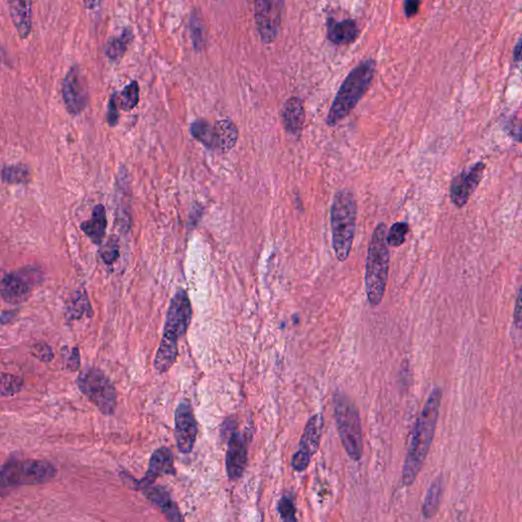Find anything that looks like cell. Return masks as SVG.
Instances as JSON below:
<instances>
[{
	"label": "cell",
	"instance_id": "obj_1",
	"mask_svg": "<svg viewBox=\"0 0 522 522\" xmlns=\"http://www.w3.org/2000/svg\"><path fill=\"white\" fill-rule=\"evenodd\" d=\"M442 391L436 387L427 398L420 417L416 420L413 437L409 445L408 453L403 468V484L410 486L415 481L420 469L424 466L427 453L433 443L439 418Z\"/></svg>",
	"mask_w": 522,
	"mask_h": 522
},
{
	"label": "cell",
	"instance_id": "obj_2",
	"mask_svg": "<svg viewBox=\"0 0 522 522\" xmlns=\"http://www.w3.org/2000/svg\"><path fill=\"white\" fill-rule=\"evenodd\" d=\"M376 61L367 59L359 63L348 74L341 84L325 118V123L329 127H335L342 122L355 109L359 101L371 87L376 76Z\"/></svg>",
	"mask_w": 522,
	"mask_h": 522
},
{
	"label": "cell",
	"instance_id": "obj_3",
	"mask_svg": "<svg viewBox=\"0 0 522 522\" xmlns=\"http://www.w3.org/2000/svg\"><path fill=\"white\" fill-rule=\"evenodd\" d=\"M358 204L353 193L348 189L338 191L330 208L332 248L339 261L349 257L355 237Z\"/></svg>",
	"mask_w": 522,
	"mask_h": 522
},
{
	"label": "cell",
	"instance_id": "obj_4",
	"mask_svg": "<svg viewBox=\"0 0 522 522\" xmlns=\"http://www.w3.org/2000/svg\"><path fill=\"white\" fill-rule=\"evenodd\" d=\"M387 226L378 224L372 233L367 249L365 287L371 306L380 305L384 299L390 268V251L387 244Z\"/></svg>",
	"mask_w": 522,
	"mask_h": 522
},
{
	"label": "cell",
	"instance_id": "obj_5",
	"mask_svg": "<svg viewBox=\"0 0 522 522\" xmlns=\"http://www.w3.org/2000/svg\"><path fill=\"white\" fill-rule=\"evenodd\" d=\"M337 429L346 453L354 461L363 454V436L358 408L347 396L337 394L334 398Z\"/></svg>",
	"mask_w": 522,
	"mask_h": 522
},
{
	"label": "cell",
	"instance_id": "obj_6",
	"mask_svg": "<svg viewBox=\"0 0 522 522\" xmlns=\"http://www.w3.org/2000/svg\"><path fill=\"white\" fill-rule=\"evenodd\" d=\"M55 468L52 464L39 460H14L0 466V489L13 488L23 484H38L54 479Z\"/></svg>",
	"mask_w": 522,
	"mask_h": 522
},
{
	"label": "cell",
	"instance_id": "obj_7",
	"mask_svg": "<svg viewBox=\"0 0 522 522\" xmlns=\"http://www.w3.org/2000/svg\"><path fill=\"white\" fill-rule=\"evenodd\" d=\"M77 385L103 414H114L116 408V390L109 376L100 369L88 367L77 378Z\"/></svg>",
	"mask_w": 522,
	"mask_h": 522
},
{
	"label": "cell",
	"instance_id": "obj_8",
	"mask_svg": "<svg viewBox=\"0 0 522 522\" xmlns=\"http://www.w3.org/2000/svg\"><path fill=\"white\" fill-rule=\"evenodd\" d=\"M192 304L186 291L180 289L169 302L164 328V338L179 342L192 321Z\"/></svg>",
	"mask_w": 522,
	"mask_h": 522
},
{
	"label": "cell",
	"instance_id": "obj_9",
	"mask_svg": "<svg viewBox=\"0 0 522 522\" xmlns=\"http://www.w3.org/2000/svg\"><path fill=\"white\" fill-rule=\"evenodd\" d=\"M40 272L34 268H23L4 275L0 281V295L6 302L21 304L28 300L33 289L40 281Z\"/></svg>",
	"mask_w": 522,
	"mask_h": 522
},
{
	"label": "cell",
	"instance_id": "obj_10",
	"mask_svg": "<svg viewBox=\"0 0 522 522\" xmlns=\"http://www.w3.org/2000/svg\"><path fill=\"white\" fill-rule=\"evenodd\" d=\"M323 424V420L321 414H316L308 420L299 443L298 451L292 458V468L295 470L301 473L309 466L312 456L318 450Z\"/></svg>",
	"mask_w": 522,
	"mask_h": 522
},
{
	"label": "cell",
	"instance_id": "obj_11",
	"mask_svg": "<svg viewBox=\"0 0 522 522\" xmlns=\"http://www.w3.org/2000/svg\"><path fill=\"white\" fill-rule=\"evenodd\" d=\"M63 98L68 112L72 116H78L87 107L89 100L87 83L78 66H72L63 79Z\"/></svg>",
	"mask_w": 522,
	"mask_h": 522
},
{
	"label": "cell",
	"instance_id": "obj_12",
	"mask_svg": "<svg viewBox=\"0 0 522 522\" xmlns=\"http://www.w3.org/2000/svg\"><path fill=\"white\" fill-rule=\"evenodd\" d=\"M284 4V1L255 2V22L264 43H272L279 36Z\"/></svg>",
	"mask_w": 522,
	"mask_h": 522
},
{
	"label": "cell",
	"instance_id": "obj_13",
	"mask_svg": "<svg viewBox=\"0 0 522 522\" xmlns=\"http://www.w3.org/2000/svg\"><path fill=\"white\" fill-rule=\"evenodd\" d=\"M484 169L486 164L479 162L454 177L450 185V199L454 206L462 208L468 204L469 198L482 182Z\"/></svg>",
	"mask_w": 522,
	"mask_h": 522
},
{
	"label": "cell",
	"instance_id": "obj_14",
	"mask_svg": "<svg viewBox=\"0 0 522 522\" xmlns=\"http://www.w3.org/2000/svg\"><path fill=\"white\" fill-rule=\"evenodd\" d=\"M197 433L192 406L188 401H182L175 413V438L181 453L188 454L193 450Z\"/></svg>",
	"mask_w": 522,
	"mask_h": 522
},
{
	"label": "cell",
	"instance_id": "obj_15",
	"mask_svg": "<svg viewBox=\"0 0 522 522\" xmlns=\"http://www.w3.org/2000/svg\"><path fill=\"white\" fill-rule=\"evenodd\" d=\"M248 440L241 433L234 431L229 440L227 450L226 468L229 477L237 481L243 475L247 466Z\"/></svg>",
	"mask_w": 522,
	"mask_h": 522
},
{
	"label": "cell",
	"instance_id": "obj_16",
	"mask_svg": "<svg viewBox=\"0 0 522 522\" xmlns=\"http://www.w3.org/2000/svg\"><path fill=\"white\" fill-rule=\"evenodd\" d=\"M167 475H176L174 456L169 448L162 447L152 454L146 475L139 482V484L144 490V489L149 488L158 477Z\"/></svg>",
	"mask_w": 522,
	"mask_h": 522
},
{
	"label": "cell",
	"instance_id": "obj_17",
	"mask_svg": "<svg viewBox=\"0 0 522 522\" xmlns=\"http://www.w3.org/2000/svg\"><path fill=\"white\" fill-rule=\"evenodd\" d=\"M281 118L284 128L290 135L300 137L305 123L303 101L299 97L289 98L282 107Z\"/></svg>",
	"mask_w": 522,
	"mask_h": 522
},
{
	"label": "cell",
	"instance_id": "obj_18",
	"mask_svg": "<svg viewBox=\"0 0 522 522\" xmlns=\"http://www.w3.org/2000/svg\"><path fill=\"white\" fill-rule=\"evenodd\" d=\"M327 29L328 39L336 45L353 43L359 36L358 23L352 19L338 22L332 17H329Z\"/></svg>",
	"mask_w": 522,
	"mask_h": 522
},
{
	"label": "cell",
	"instance_id": "obj_19",
	"mask_svg": "<svg viewBox=\"0 0 522 522\" xmlns=\"http://www.w3.org/2000/svg\"><path fill=\"white\" fill-rule=\"evenodd\" d=\"M107 210L102 204L94 207L91 219L81 224V230L91 240L92 243L100 245L107 231Z\"/></svg>",
	"mask_w": 522,
	"mask_h": 522
},
{
	"label": "cell",
	"instance_id": "obj_20",
	"mask_svg": "<svg viewBox=\"0 0 522 522\" xmlns=\"http://www.w3.org/2000/svg\"><path fill=\"white\" fill-rule=\"evenodd\" d=\"M8 4L13 23L20 37L22 39L27 38L32 31V2L12 1Z\"/></svg>",
	"mask_w": 522,
	"mask_h": 522
},
{
	"label": "cell",
	"instance_id": "obj_21",
	"mask_svg": "<svg viewBox=\"0 0 522 522\" xmlns=\"http://www.w3.org/2000/svg\"><path fill=\"white\" fill-rule=\"evenodd\" d=\"M145 494L152 503L158 505L162 512L164 513L169 522H184L182 515H181L179 508L177 504L171 499L169 493L160 486L155 488H146Z\"/></svg>",
	"mask_w": 522,
	"mask_h": 522
},
{
	"label": "cell",
	"instance_id": "obj_22",
	"mask_svg": "<svg viewBox=\"0 0 522 522\" xmlns=\"http://www.w3.org/2000/svg\"><path fill=\"white\" fill-rule=\"evenodd\" d=\"M177 341L169 340L162 337L154 358V369L158 374H164L175 364L179 354V347Z\"/></svg>",
	"mask_w": 522,
	"mask_h": 522
},
{
	"label": "cell",
	"instance_id": "obj_23",
	"mask_svg": "<svg viewBox=\"0 0 522 522\" xmlns=\"http://www.w3.org/2000/svg\"><path fill=\"white\" fill-rule=\"evenodd\" d=\"M217 132V149L227 152L234 148L239 138L237 125L230 120H220L215 123Z\"/></svg>",
	"mask_w": 522,
	"mask_h": 522
},
{
	"label": "cell",
	"instance_id": "obj_24",
	"mask_svg": "<svg viewBox=\"0 0 522 522\" xmlns=\"http://www.w3.org/2000/svg\"><path fill=\"white\" fill-rule=\"evenodd\" d=\"M190 132L191 135L206 148L217 149V132L215 124H210L204 118H199L191 124Z\"/></svg>",
	"mask_w": 522,
	"mask_h": 522
},
{
	"label": "cell",
	"instance_id": "obj_25",
	"mask_svg": "<svg viewBox=\"0 0 522 522\" xmlns=\"http://www.w3.org/2000/svg\"><path fill=\"white\" fill-rule=\"evenodd\" d=\"M443 490H444V482L443 477H438L429 486L427 491L426 499H424L422 513L427 519H431L437 513L439 509L440 499H442Z\"/></svg>",
	"mask_w": 522,
	"mask_h": 522
},
{
	"label": "cell",
	"instance_id": "obj_26",
	"mask_svg": "<svg viewBox=\"0 0 522 522\" xmlns=\"http://www.w3.org/2000/svg\"><path fill=\"white\" fill-rule=\"evenodd\" d=\"M132 39H133V34L129 30H125L120 36L112 37L105 45V54L112 61H118L125 54L128 44L131 42Z\"/></svg>",
	"mask_w": 522,
	"mask_h": 522
},
{
	"label": "cell",
	"instance_id": "obj_27",
	"mask_svg": "<svg viewBox=\"0 0 522 522\" xmlns=\"http://www.w3.org/2000/svg\"><path fill=\"white\" fill-rule=\"evenodd\" d=\"M84 314L92 316L91 304L84 291L76 292L67 306V316L70 319H80Z\"/></svg>",
	"mask_w": 522,
	"mask_h": 522
},
{
	"label": "cell",
	"instance_id": "obj_28",
	"mask_svg": "<svg viewBox=\"0 0 522 522\" xmlns=\"http://www.w3.org/2000/svg\"><path fill=\"white\" fill-rule=\"evenodd\" d=\"M116 93V105L121 109L130 112L137 107L140 98V87L137 81H132L129 85L125 86L122 92Z\"/></svg>",
	"mask_w": 522,
	"mask_h": 522
},
{
	"label": "cell",
	"instance_id": "obj_29",
	"mask_svg": "<svg viewBox=\"0 0 522 522\" xmlns=\"http://www.w3.org/2000/svg\"><path fill=\"white\" fill-rule=\"evenodd\" d=\"M1 179L6 184H24L30 181V171L25 165H8L1 171Z\"/></svg>",
	"mask_w": 522,
	"mask_h": 522
},
{
	"label": "cell",
	"instance_id": "obj_30",
	"mask_svg": "<svg viewBox=\"0 0 522 522\" xmlns=\"http://www.w3.org/2000/svg\"><path fill=\"white\" fill-rule=\"evenodd\" d=\"M23 380L14 374L0 372V396H14L23 387Z\"/></svg>",
	"mask_w": 522,
	"mask_h": 522
},
{
	"label": "cell",
	"instance_id": "obj_31",
	"mask_svg": "<svg viewBox=\"0 0 522 522\" xmlns=\"http://www.w3.org/2000/svg\"><path fill=\"white\" fill-rule=\"evenodd\" d=\"M409 226L406 222H396L387 233V244L391 247H400L406 241Z\"/></svg>",
	"mask_w": 522,
	"mask_h": 522
},
{
	"label": "cell",
	"instance_id": "obj_32",
	"mask_svg": "<svg viewBox=\"0 0 522 522\" xmlns=\"http://www.w3.org/2000/svg\"><path fill=\"white\" fill-rule=\"evenodd\" d=\"M99 254H100L101 259L105 264L112 266L120 256V245H118V238L116 236H110L109 240L100 248Z\"/></svg>",
	"mask_w": 522,
	"mask_h": 522
},
{
	"label": "cell",
	"instance_id": "obj_33",
	"mask_svg": "<svg viewBox=\"0 0 522 522\" xmlns=\"http://www.w3.org/2000/svg\"><path fill=\"white\" fill-rule=\"evenodd\" d=\"M279 515L283 522H297L296 509L290 496H284L279 502Z\"/></svg>",
	"mask_w": 522,
	"mask_h": 522
},
{
	"label": "cell",
	"instance_id": "obj_34",
	"mask_svg": "<svg viewBox=\"0 0 522 522\" xmlns=\"http://www.w3.org/2000/svg\"><path fill=\"white\" fill-rule=\"evenodd\" d=\"M32 353L35 358L43 361V362H49L54 358V352H52V348L47 344L43 342L35 344L32 347Z\"/></svg>",
	"mask_w": 522,
	"mask_h": 522
},
{
	"label": "cell",
	"instance_id": "obj_35",
	"mask_svg": "<svg viewBox=\"0 0 522 522\" xmlns=\"http://www.w3.org/2000/svg\"><path fill=\"white\" fill-rule=\"evenodd\" d=\"M120 120V114H118V107L116 105V93L112 94L109 102V109H107V123L110 127H116Z\"/></svg>",
	"mask_w": 522,
	"mask_h": 522
},
{
	"label": "cell",
	"instance_id": "obj_36",
	"mask_svg": "<svg viewBox=\"0 0 522 522\" xmlns=\"http://www.w3.org/2000/svg\"><path fill=\"white\" fill-rule=\"evenodd\" d=\"M200 24H196L194 20H191V29H192V36L194 45L196 48H200L204 42V34H202V27Z\"/></svg>",
	"mask_w": 522,
	"mask_h": 522
},
{
	"label": "cell",
	"instance_id": "obj_37",
	"mask_svg": "<svg viewBox=\"0 0 522 522\" xmlns=\"http://www.w3.org/2000/svg\"><path fill=\"white\" fill-rule=\"evenodd\" d=\"M80 352H79L78 348H74L72 350L69 360H68L67 369L72 371H76L80 367Z\"/></svg>",
	"mask_w": 522,
	"mask_h": 522
},
{
	"label": "cell",
	"instance_id": "obj_38",
	"mask_svg": "<svg viewBox=\"0 0 522 522\" xmlns=\"http://www.w3.org/2000/svg\"><path fill=\"white\" fill-rule=\"evenodd\" d=\"M422 4L420 1L416 0H408L404 2V13L407 17H413L417 14L420 10V6Z\"/></svg>",
	"mask_w": 522,
	"mask_h": 522
},
{
	"label": "cell",
	"instance_id": "obj_39",
	"mask_svg": "<svg viewBox=\"0 0 522 522\" xmlns=\"http://www.w3.org/2000/svg\"><path fill=\"white\" fill-rule=\"evenodd\" d=\"M521 293L519 292V296H517L516 299V306H515V310H514V323H513V325H514V328L516 327V332H519V335L521 334Z\"/></svg>",
	"mask_w": 522,
	"mask_h": 522
},
{
	"label": "cell",
	"instance_id": "obj_40",
	"mask_svg": "<svg viewBox=\"0 0 522 522\" xmlns=\"http://www.w3.org/2000/svg\"><path fill=\"white\" fill-rule=\"evenodd\" d=\"M521 39L519 38V41L516 42L514 50H513V59L514 63H521Z\"/></svg>",
	"mask_w": 522,
	"mask_h": 522
},
{
	"label": "cell",
	"instance_id": "obj_41",
	"mask_svg": "<svg viewBox=\"0 0 522 522\" xmlns=\"http://www.w3.org/2000/svg\"><path fill=\"white\" fill-rule=\"evenodd\" d=\"M0 57H1V54H0Z\"/></svg>",
	"mask_w": 522,
	"mask_h": 522
}]
</instances>
